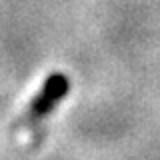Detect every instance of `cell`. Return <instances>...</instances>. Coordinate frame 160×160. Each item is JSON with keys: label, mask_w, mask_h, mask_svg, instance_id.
<instances>
[{"label": "cell", "mask_w": 160, "mask_h": 160, "mask_svg": "<svg viewBox=\"0 0 160 160\" xmlns=\"http://www.w3.org/2000/svg\"><path fill=\"white\" fill-rule=\"evenodd\" d=\"M70 88V80L66 74H50L44 80V84L40 86V90L34 94V98L28 102V106L24 108V112L20 114V118L14 122L12 134L14 136H24L30 134L34 128L42 122L44 118L56 108V104L68 94Z\"/></svg>", "instance_id": "cell-1"}]
</instances>
